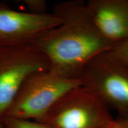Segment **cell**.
<instances>
[{
  "label": "cell",
  "instance_id": "cell-11",
  "mask_svg": "<svg viewBox=\"0 0 128 128\" xmlns=\"http://www.w3.org/2000/svg\"><path fill=\"white\" fill-rule=\"evenodd\" d=\"M108 128H128V116H122L113 120Z\"/></svg>",
  "mask_w": 128,
  "mask_h": 128
},
{
  "label": "cell",
  "instance_id": "cell-8",
  "mask_svg": "<svg viewBox=\"0 0 128 128\" xmlns=\"http://www.w3.org/2000/svg\"><path fill=\"white\" fill-rule=\"evenodd\" d=\"M2 125L3 128H48L39 122L11 118H4Z\"/></svg>",
  "mask_w": 128,
  "mask_h": 128
},
{
  "label": "cell",
  "instance_id": "cell-3",
  "mask_svg": "<svg viewBox=\"0 0 128 128\" xmlns=\"http://www.w3.org/2000/svg\"><path fill=\"white\" fill-rule=\"evenodd\" d=\"M113 120L106 104L81 86L62 97L39 122L48 128H108Z\"/></svg>",
  "mask_w": 128,
  "mask_h": 128
},
{
  "label": "cell",
  "instance_id": "cell-6",
  "mask_svg": "<svg viewBox=\"0 0 128 128\" xmlns=\"http://www.w3.org/2000/svg\"><path fill=\"white\" fill-rule=\"evenodd\" d=\"M60 23L61 19L54 12L34 14L22 12L0 2V47L31 44Z\"/></svg>",
  "mask_w": 128,
  "mask_h": 128
},
{
  "label": "cell",
  "instance_id": "cell-5",
  "mask_svg": "<svg viewBox=\"0 0 128 128\" xmlns=\"http://www.w3.org/2000/svg\"><path fill=\"white\" fill-rule=\"evenodd\" d=\"M49 68L46 58L32 44L0 47V128L27 78Z\"/></svg>",
  "mask_w": 128,
  "mask_h": 128
},
{
  "label": "cell",
  "instance_id": "cell-7",
  "mask_svg": "<svg viewBox=\"0 0 128 128\" xmlns=\"http://www.w3.org/2000/svg\"><path fill=\"white\" fill-rule=\"evenodd\" d=\"M87 8L96 28L115 45L128 38V0H89Z\"/></svg>",
  "mask_w": 128,
  "mask_h": 128
},
{
  "label": "cell",
  "instance_id": "cell-10",
  "mask_svg": "<svg viewBox=\"0 0 128 128\" xmlns=\"http://www.w3.org/2000/svg\"><path fill=\"white\" fill-rule=\"evenodd\" d=\"M28 12L34 14H47V3L44 0H24Z\"/></svg>",
  "mask_w": 128,
  "mask_h": 128
},
{
  "label": "cell",
  "instance_id": "cell-4",
  "mask_svg": "<svg viewBox=\"0 0 128 128\" xmlns=\"http://www.w3.org/2000/svg\"><path fill=\"white\" fill-rule=\"evenodd\" d=\"M82 86L96 94L108 107L128 116V67L109 51L92 60L83 70Z\"/></svg>",
  "mask_w": 128,
  "mask_h": 128
},
{
  "label": "cell",
  "instance_id": "cell-2",
  "mask_svg": "<svg viewBox=\"0 0 128 128\" xmlns=\"http://www.w3.org/2000/svg\"><path fill=\"white\" fill-rule=\"evenodd\" d=\"M81 86L80 78L65 77L50 69L37 72L22 85L5 118L40 122L62 97Z\"/></svg>",
  "mask_w": 128,
  "mask_h": 128
},
{
  "label": "cell",
  "instance_id": "cell-9",
  "mask_svg": "<svg viewBox=\"0 0 128 128\" xmlns=\"http://www.w3.org/2000/svg\"><path fill=\"white\" fill-rule=\"evenodd\" d=\"M109 52L117 60L128 67V38L113 46Z\"/></svg>",
  "mask_w": 128,
  "mask_h": 128
},
{
  "label": "cell",
  "instance_id": "cell-1",
  "mask_svg": "<svg viewBox=\"0 0 128 128\" xmlns=\"http://www.w3.org/2000/svg\"><path fill=\"white\" fill-rule=\"evenodd\" d=\"M54 13L61 19L60 24L31 44L46 58L51 70L67 78H80L91 60L114 45L100 34L84 1L60 2Z\"/></svg>",
  "mask_w": 128,
  "mask_h": 128
}]
</instances>
